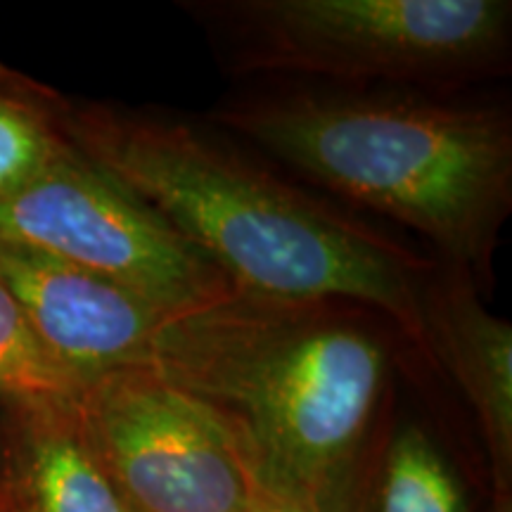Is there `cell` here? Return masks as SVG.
Returning a JSON list of instances; mask_svg holds the SVG:
<instances>
[{
    "instance_id": "2",
    "label": "cell",
    "mask_w": 512,
    "mask_h": 512,
    "mask_svg": "<svg viewBox=\"0 0 512 512\" xmlns=\"http://www.w3.org/2000/svg\"><path fill=\"white\" fill-rule=\"evenodd\" d=\"M384 328L356 304L235 292L166 318L150 368L228 420L261 484L313 512H342L389 413Z\"/></svg>"
},
{
    "instance_id": "12",
    "label": "cell",
    "mask_w": 512,
    "mask_h": 512,
    "mask_svg": "<svg viewBox=\"0 0 512 512\" xmlns=\"http://www.w3.org/2000/svg\"><path fill=\"white\" fill-rule=\"evenodd\" d=\"M81 382L50 356L0 285V399H72Z\"/></svg>"
},
{
    "instance_id": "5",
    "label": "cell",
    "mask_w": 512,
    "mask_h": 512,
    "mask_svg": "<svg viewBox=\"0 0 512 512\" xmlns=\"http://www.w3.org/2000/svg\"><path fill=\"white\" fill-rule=\"evenodd\" d=\"M0 235L100 275L171 316L238 292L74 145L29 181L0 192Z\"/></svg>"
},
{
    "instance_id": "4",
    "label": "cell",
    "mask_w": 512,
    "mask_h": 512,
    "mask_svg": "<svg viewBox=\"0 0 512 512\" xmlns=\"http://www.w3.org/2000/svg\"><path fill=\"white\" fill-rule=\"evenodd\" d=\"M235 76L453 88L510 67L508 0H181Z\"/></svg>"
},
{
    "instance_id": "14",
    "label": "cell",
    "mask_w": 512,
    "mask_h": 512,
    "mask_svg": "<svg viewBox=\"0 0 512 512\" xmlns=\"http://www.w3.org/2000/svg\"><path fill=\"white\" fill-rule=\"evenodd\" d=\"M486 512H512V496H489Z\"/></svg>"
},
{
    "instance_id": "7",
    "label": "cell",
    "mask_w": 512,
    "mask_h": 512,
    "mask_svg": "<svg viewBox=\"0 0 512 512\" xmlns=\"http://www.w3.org/2000/svg\"><path fill=\"white\" fill-rule=\"evenodd\" d=\"M0 285L31 330L81 384L121 368L150 366L164 313L138 294L0 235Z\"/></svg>"
},
{
    "instance_id": "13",
    "label": "cell",
    "mask_w": 512,
    "mask_h": 512,
    "mask_svg": "<svg viewBox=\"0 0 512 512\" xmlns=\"http://www.w3.org/2000/svg\"><path fill=\"white\" fill-rule=\"evenodd\" d=\"M247 512H313V510H309L299 501H294L290 496L278 494V491L259 484V489H256Z\"/></svg>"
},
{
    "instance_id": "6",
    "label": "cell",
    "mask_w": 512,
    "mask_h": 512,
    "mask_svg": "<svg viewBox=\"0 0 512 512\" xmlns=\"http://www.w3.org/2000/svg\"><path fill=\"white\" fill-rule=\"evenodd\" d=\"M76 406L128 512H247L261 482L240 437L150 366L91 377Z\"/></svg>"
},
{
    "instance_id": "3",
    "label": "cell",
    "mask_w": 512,
    "mask_h": 512,
    "mask_svg": "<svg viewBox=\"0 0 512 512\" xmlns=\"http://www.w3.org/2000/svg\"><path fill=\"white\" fill-rule=\"evenodd\" d=\"M211 126L432 242L484 292L512 209L508 107L427 93L290 88L221 102Z\"/></svg>"
},
{
    "instance_id": "1",
    "label": "cell",
    "mask_w": 512,
    "mask_h": 512,
    "mask_svg": "<svg viewBox=\"0 0 512 512\" xmlns=\"http://www.w3.org/2000/svg\"><path fill=\"white\" fill-rule=\"evenodd\" d=\"M69 143L136 195L245 297L347 302L425 354L437 259L287 183L214 126L114 102H69Z\"/></svg>"
},
{
    "instance_id": "8",
    "label": "cell",
    "mask_w": 512,
    "mask_h": 512,
    "mask_svg": "<svg viewBox=\"0 0 512 512\" xmlns=\"http://www.w3.org/2000/svg\"><path fill=\"white\" fill-rule=\"evenodd\" d=\"M425 356L470 403L489 463L491 496H512V325L486 309L463 268L437 261L422 299Z\"/></svg>"
},
{
    "instance_id": "10",
    "label": "cell",
    "mask_w": 512,
    "mask_h": 512,
    "mask_svg": "<svg viewBox=\"0 0 512 512\" xmlns=\"http://www.w3.org/2000/svg\"><path fill=\"white\" fill-rule=\"evenodd\" d=\"M342 512H470V498L434 434L415 420H389L387 413Z\"/></svg>"
},
{
    "instance_id": "11",
    "label": "cell",
    "mask_w": 512,
    "mask_h": 512,
    "mask_svg": "<svg viewBox=\"0 0 512 512\" xmlns=\"http://www.w3.org/2000/svg\"><path fill=\"white\" fill-rule=\"evenodd\" d=\"M69 98L0 64V192L29 181L67 152Z\"/></svg>"
},
{
    "instance_id": "9",
    "label": "cell",
    "mask_w": 512,
    "mask_h": 512,
    "mask_svg": "<svg viewBox=\"0 0 512 512\" xmlns=\"http://www.w3.org/2000/svg\"><path fill=\"white\" fill-rule=\"evenodd\" d=\"M0 512H128L72 399H0Z\"/></svg>"
}]
</instances>
